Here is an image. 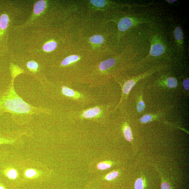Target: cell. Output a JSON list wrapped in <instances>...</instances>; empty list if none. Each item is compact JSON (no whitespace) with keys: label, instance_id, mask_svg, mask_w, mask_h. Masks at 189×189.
<instances>
[{"label":"cell","instance_id":"6da1fadb","mask_svg":"<svg viewBox=\"0 0 189 189\" xmlns=\"http://www.w3.org/2000/svg\"><path fill=\"white\" fill-rule=\"evenodd\" d=\"M35 111V108L25 102L15 93L13 84L0 95V114L5 112L13 114H30Z\"/></svg>","mask_w":189,"mask_h":189},{"label":"cell","instance_id":"7a4b0ae2","mask_svg":"<svg viewBox=\"0 0 189 189\" xmlns=\"http://www.w3.org/2000/svg\"><path fill=\"white\" fill-rule=\"evenodd\" d=\"M165 51L164 45L159 41H154L152 44L150 51V55L157 57L163 55Z\"/></svg>","mask_w":189,"mask_h":189},{"label":"cell","instance_id":"3957f363","mask_svg":"<svg viewBox=\"0 0 189 189\" xmlns=\"http://www.w3.org/2000/svg\"><path fill=\"white\" fill-rule=\"evenodd\" d=\"M135 23L134 20L129 17H125L121 19L118 22L119 30L121 31H126Z\"/></svg>","mask_w":189,"mask_h":189},{"label":"cell","instance_id":"277c9868","mask_svg":"<svg viewBox=\"0 0 189 189\" xmlns=\"http://www.w3.org/2000/svg\"><path fill=\"white\" fill-rule=\"evenodd\" d=\"M9 21L7 15L4 13L0 15V41L8 28Z\"/></svg>","mask_w":189,"mask_h":189},{"label":"cell","instance_id":"5b68a950","mask_svg":"<svg viewBox=\"0 0 189 189\" xmlns=\"http://www.w3.org/2000/svg\"><path fill=\"white\" fill-rule=\"evenodd\" d=\"M46 6L45 1L41 0L37 1L34 6L33 12L35 15H39L43 12Z\"/></svg>","mask_w":189,"mask_h":189},{"label":"cell","instance_id":"8992f818","mask_svg":"<svg viewBox=\"0 0 189 189\" xmlns=\"http://www.w3.org/2000/svg\"><path fill=\"white\" fill-rule=\"evenodd\" d=\"M99 108L96 107L86 110L83 114V116L85 118H91L98 116L100 113Z\"/></svg>","mask_w":189,"mask_h":189},{"label":"cell","instance_id":"52a82bcc","mask_svg":"<svg viewBox=\"0 0 189 189\" xmlns=\"http://www.w3.org/2000/svg\"><path fill=\"white\" fill-rule=\"evenodd\" d=\"M116 63V60L114 58H110L101 62L99 68L101 71H105L114 66Z\"/></svg>","mask_w":189,"mask_h":189},{"label":"cell","instance_id":"ba28073f","mask_svg":"<svg viewBox=\"0 0 189 189\" xmlns=\"http://www.w3.org/2000/svg\"><path fill=\"white\" fill-rule=\"evenodd\" d=\"M174 35L177 43L182 45L183 41V33L181 27H177L175 28L174 31Z\"/></svg>","mask_w":189,"mask_h":189},{"label":"cell","instance_id":"9c48e42d","mask_svg":"<svg viewBox=\"0 0 189 189\" xmlns=\"http://www.w3.org/2000/svg\"><path fill=\"white\" fill-rule=\"evenodd\" d=\"M57 43L55 41H51L48 42L45 44L43 47V49L44 51L47 52H51L57 48Z\"/></svg>","mask_w":189,"mask_h":189},{"label":"cell","instance_id":"30bf717a","mask_svg":"<svg viewBox=\"0 0 189 189\" xmlns=\"http://www.w3.org/2000/svg\"><path fill=\"white\" fill-rule=\"evenodd\" d=\"M79 57L77 55H71L67 57L62 61L61 65L63 66H66L73 62L77 61L79 59Z\"/></svg>","mask_w":189,"mask_h":189},{"label":"cell","instance_id":"8fae6325","mask_svg":"<svg viewBox=\"0 0 189 189\" xmlns=\"http://www.w3.org/2000/svg\"><path fill=\"white\" fill-rule=\"evenodd\" d=\"M135 84L134 81L132 80H130L126 82L123 87V91L124 93L126 94H129L133 87L134 86Z\"/></svg>","mask_w":189,"mask_h":189},{"label":"cell","instance_id":"7c38bea8","mask_svg":"<svg viewBox=\"0 0 189 189\" xmlns=\"http://www.w3.org/2000/svg\"><path fill=\"white\" fill-rule=\"evenodd\" d=\"M104 39L102 36L96 35L91 37L90 39V41L92 43L96 44H102L104 41Z\"/></svg>","mask_w":189,"mask_h":189},{"label":"cell","instance_id":"4fadbf2b","mask_svg":"<svg viewBox=\"0 0 189 189\" xmlns=\"http://www.w3.org/2000/svg\"><path fill=\"white\" fill-rule=\"evenodd\" d=\"M124 134L126 140L131 141L132 139V134L131 129L129 126H126L124 130Z\"/></svg>","mask_w":189,"mask_h":189},{"label":"cell","instance_id":"5bb4252c","mask_svg":"<svg viewBox=\"0 0 189 189\" xmlns=\"http://www.w3.org/2000/svg\"><path fill=\"white\" fill-rule=\"evenodd\" d=\"M62 91L65 95L69 97H73L75 94V92L73 90L65 86L62 87Z\"/></svg>","mask_w":189,"mask_h":189},{"label":"cell","instance_id":"9a60e30c","mask_svg":"<svg viewBox=\"0 0 189 189\" xmlns=\"http://www.w3.org/2000/svg\"><path fill=\"white\" fill-rule=\"evenodd\" d=\"M167 85L169 88H174L177 86V83L176 78L173 77H170L167 80Z\"/></svg>","mask_w":189,"mask_h":189},{"label":"cell","instance_id":"2e32d148","mask_svg":"<svg viewBox=\"0 0 189 189\" xmlns=\"http://www.w3.org/2000/svg\"><path fill=\"white\" fill-rule=\"evenodd\" d=\"M6 175L8 178L14 179L17 177V173L14 169H10L6 171Z\"/></svg>","mask_w":189,"mask_h":189},{"label":"cell","instance_id":"e0dca14e","mask_svg":"<svg viewBox=\"0 0 189 189\" xmlns=\"http://www.w3.org/2000/svg\"><path fill=\"white\" fill-rule=\"evenodd\" d=\"M27 67L29 69L33 71H36L38 68V65L36 62L34 61H31L27 63Z\"/></svg>","mask_w":189,"mask_h":189},{"label":"cell","instance_id":"ac0fdd59","mask_svg":"<svg viewBox=\"0 0 189 189\" xmlns=\"http://www.w3.org/2000/svg\"><path fill=\"white\" fill-rule=\"evenodd\" d=\"M135 189H143L144 182L141 178H139L136 180L134 184Z\"/></svg>","mask_w":189,"mask_h":189},{"label":"cell","instance_id":"d6986e66","mask_svg":"<svg viewBox=\"0 0 189 189\" xmlns=\"http://www.w3.org/2000/svg\"><path fill=\"white\" fill-rule=\"evenodd\" d=\"M111 167V164L106 162H101L99 163L97 166L98 168L100 170H104Z\"/></svg>","mask_w":189,"mask_h":189},{"label":"cell","instance_id":"ffe728a7","mask_svg":"<svg viewBox=\"0 0 189 189\" xmlns=\"http://www.w3.org/2000/svg\"><path fill=\"white\" fill-rule=\"evenodd\" d=\"M119 173L117 171H113L109 173L106 176L105 178L108 181H111L118 176Z\"/></svg>","mask_w":189,"mask_h":189},{"label":"cell","instance_id":"44dd1931","mask_svg":"<svg viewBox=\"0 0 189 189\" xmlns=\"http://www.w3.org/2000/svg\"><path fill=\"white\" fill-rule=\"evenodd\" d=\"M91 3L93 5L98 7H103L105 4V1H91Z\"/></svg>","mask_w":189,"mask_h":189},{"label":"cell","instance_id":"7402d4cb","mask_svg":"<svg viewBox=\"0 0 189 189\" xmlns=\"http://www.w3.org/2000/svg\"><path fill=\"white\" fill-rule=\"evenodd\" d=\"M152 117L149 114H145L141 119V122L143 123H147L151 120Z\"/></svg>","mask_w":189,"mask_h":189},{"label":"cell","instance_id":"603a6c76","mask_svg":"<svg viewBox=\"0 0 189 189\" xmlns=\"http://www.w3.org/2000/svg\"><path fill=\"white\" fill-rule=\"evenodd\" d=\"M37 174V172L32 169H30L27 170L25 172V175L27 177H31L35 176Z\"/></svg>","mask_w":189,"mask_h":189},{"label":"cell","instance_id":"cb8c5ba5","mask_svg":"<svg viewBox=\"0 0 189 189\" xmlns=\"http://www.w3.org/2000/svg\"><path fill=\"white\" fill-rule=\"evenodd\" d=\"M137 110L139 112H141L143 111L145 109V105L143 101H141L139 102L137 105Z\"/></svg>","mask_w":189,"mask_h":189},{"label":"cell","instance_id":"d4e9b609","mask_svg":"<svg viewBox=\"0 0 189 189\" xmlns=\"http://www.w3.org/2000/svg\"><path fill=\"white\" fill-rule=\"evenodd\" d=\"M183 86L184 89L187 91H189V80L188 79H186L183 82Z\"/></svg>","mask_w":189,"mask_h":189},{"label":"cell","instance_id":"484cf974","mask_svg":"<svg viewBox=\"0 0 189 189\" xmlns=\"http://www.w3.org/2000/svg\"><path fill=\"white\" fill-rule=\"evenodd\" d=\"M161 189H171L170 187L166 182H164L162 183Z\"/></svg>","mask_w":189,"mask_h":189},{"label":"cell","instance_id":"4316f807","mask_svg":"<svg viewBox=\"0 0 189 189\" xmlns=\"http://www.w3.org/2000/svg\"><path fill=\"white\" fill-rule=\"evenodd\" d=\"M167 1L169 3H174V2L177 1H176V0H172H172H170H170H168Z\"/></svg>","mask_w":189,"mask_h":189},{"label":"cell","instance_id":"83f0119b","mask_svg":"<svg viewBox=\"0 0 189 189\" xmlns=\"http://www.w3.org/2000/svg\"><path fill=\"white\" fill-rule=\"evenodd\" d=\"M0 189H4V188L3 187V186H2L0 185Z\"/></svg>","mask_w":189,"mask_h":189}]
</instances>
